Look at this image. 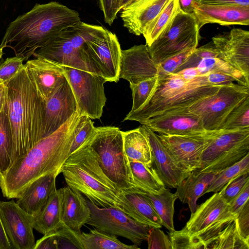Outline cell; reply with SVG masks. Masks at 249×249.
<instances>
[{"mask_svg":"<svg viewBox=\"0 0 249 249\" xmlns=\"http://www.w3.org/2000/svg\"><path fill=\"white\" fill-rule=\"evenodd\" d=\"M237 231L242 238L249 243V201L238 213L235 219Z\"/></svg>","mask_w":249,"mask_h":249,"instance_id":"49","label":"cell"},{"mask_svg":"<svg viewBox=\"0 0 249 249\" xmlns=\"http://www.w3.org/2000/svg\"><path fill=\"white\" fill-rule=\"evenodd\" d=\"M249 153V128L219 129L203 151L197 170L217 174Z\"/></svg>","mask_w":249,"mask_h":249,"instance_id":"9","label":"cell"},{"mask_svg":"<svg viewBox=\"0 0 249 249\" xmlns=\"http://www.w3.org/2000/svg\"><path fill=\"white\" fill-rule=\"evenodd\" d=\"M221 86H208L204 75L186 81L172 74L159 80L152 97L141 108L130 112L123 121H137L142 124L157 115L176 110H184L196 103L217 92Z\"/></svg>","mask_w":249,"mask_h":249,"instance_id":"5","label":"cell"},{"mask_svg":"<svg viewBox=\"0 0 249 249\" xmlns=\"http://www.w3.org/2000/svg\"><path fill=\"white\" fill-rule=\"evenodd\" d=\"M206 57H218V53L212 41L196 48L174 73L185 69L196 67L202 59Z\"/></svg>","mask_w":249,"mask_h":249,"instance_id":"45","label":"cell"},{"mask_svg":"<svg viewBox=\"0 0 249 249\" xmlns=\"http://www.w3.org/2000/svg\"><path fill=\"white\" fill-rule=\"evenodd\" d=\"M24 66L39 94L46 102L66 79L63 66L46 59L27 60Z\"/></svg>","mask_w":249,"mask_h":249,"instance_id":"21","label":"cell"},{"mask_svg":"<svg viewBox=\"0 0 249 249\" xmlns=\"http://www.w3.org/2000/svg\"><path fill=\"white\" fill-rule=\"evenodd\" d=\"M172 249H205L203 243L185 227L180 231L175 230L168 233Z\"/></svg>","mask_w":249,"mask_h":249,"instance_id":"43","label":"cell"},{"mask_svg":"<svg viewBox=\"0 0 249 249\" xmlns=\"http://www.w3.org/2000/svg\"><path fill=\"white\" fill-rule=\"evenodd\" d=\"M100 8L103 12L105 22L111 26L119 12L118 0H98Z\"/></svg>","mask_w":249,"mask_h":249,"instance_id":"50","label":"cell"},{"mask_svg":"<svg viewBox=\"0 0 249 249\" xmlns=\"http://www.w3.org/2000/svg\"><path fill=\"white\" fill-rule=\"evenodd\" d=\"M106 31L102 26L80 21L37 49L33 55L102 76L86 42L103 35Z\"/></svg>","mask_w":249,"mask_h":249,"instance_id":"6","label":"cell"},{"mask_svg":"<svg viewBox=\"0 0 249 249\" xmlns=\"http://www.w3.org/2000/svg\"><path fill=\"white\" fill-rule=\"evenodd\" d=\"M180 9L188 14L193 13L195 0H178Z\"/></svg>","mask_w":249,"mask_h":249,"instance_id":"55","label":"cell"},{"mask_svg":"<svg viewBox=\"0 0 249 249\" xmlns=\"http://www.w3.org/2000/svg\"><path fill=\"white\" fill-rule=\"evenodd\" d=\"M249 128V96L246 97L228 115L220 129Z\"/></svg>","mask_w":249,"mask_h":249,"instance_id":"41","label":"cell"},{"mask_svg":"<svg viewBox=\"0 0 249 249\" xmlns=\"http://www.w3.org/2000/svg\"><path fill=\"white\" fill-rule=\"evenodd\" d=\"M214 133L188 136L160 134L158 136L172 160L179 168L191 173L200 169L202 154Z\"/></svg>","mask_w":249,"mask_h":249,"instance_id":"13","label":"cell"},{"mask_svg":"<svg viewBox=\"0 0 249 249\" xmlns=\"http://www.w3.org/2000/svg\"><path fill=\"white\" fill-rule=\"evenodd\" d=\"M96 127L91 119L86 115H82L76 127L74 138L71 147L70 156L88 144L94 135Z\"/></svg>","mask_w":249,"mask_h":249,"instance_id":"42","label":"cell"},{"mask_svg":"<svg viewBox=\"0 0 249 249\" xmlns=\"http://www.w3.org/2000/svg\"><path fill=\"white\" fill-rule=\"evenodd\" d=\"M57 176L53 173L35 180L18 198L17 204L29 214L34 216L37 215L56 189L55 182Z\"/></svg>","mask_w":249,"mask_h":249,"instance_id":"25","label":"cell"},{"mask_svg":"<svg viewBox=\"0 0 249 249\" xmlns=\"http://www.w3.org/2000/svg\"><path fill=\"white\" fill-rule=\"evenodd\" d=\"M198 4L249 7V0H195Z\"/></svg>","mask_w":249,"mask_h":249,"instance_id":"53","label":"cell"},{"mask_svg":"<svg viewBox=\"0 0 249 249\" xmlns=\"http://www.w3.org/2000/svg\"><path fill=\"white\" fill-rule=\"evenodd\" d=\"M179 7L178 0H170L158 15L147 26L142 34L147 46H150L163 31Z\"/></svg>","mask_w":249,"mask_h":249,"instance_id":"35","label":"cell"},{"mask_svg":"<svg viewBox=\"0 0 249 249\" xmlns=\"http://www.w3.org/2000/svg\"><path fill=\"white\" fill-rule=\"evenodd\" d=\"M77 103L67 78L46 103L43 138L60 128L77 111Z\"/></svg>","mask_w":249,"mask_h":249,"instance_id":"18","label":"cell"},{"mask_svg":"<svg viewBox=\"0 0 249 249\" xmlns=\"http://www.w3.org/2000/svg\"><path fill=\"white\" fill-rule=\"evenodd\" d=\"M80 239L83 249H137L138 246L128 245L121 242L117 236L96 229L88 233L81 232Z\"/></svg>","mask_w":249,"mask_h":249,"instance_id":"32","label":"cell"},{"mask_svg":"<svg viewBox=\"0 0 249 249\" xmlns=\"http://www.w3.org/2000/svg\"><path fill=\"white\" fill-rule=\"evenodd\" d=\"M196 68L201 75L210 72L223 73L236 78L240 84L249 87V83L247 82L241 72L218 57L204 58Z\"/></svg>","mask_w":249,"mask_h":249,"instance_id":"38","label":"cell"},{"mask_svg":"<svg viewBox=\"0 0 249 249\" xmlns=\"http://www.w3.org/2000/svg\"><path fill=\"white\" fill-rule=\"evenodd\" d=\"M24 58L18 56L7 58L0 63V80L8 81L24 66Z\"/></svg>","mask_w":249,"mask_h":249,"instance_id":"47","label":"cell"},{"mask_svg":"<svg viewBox=\"0 0 249 249\" xmlns=\"http://www.w3.org/2000/svg\"><path fill=\"white\" fill-rule=\"evenodd\" d=\"M159 82L158 76L144 80L137 84H130L133 103L130 112L142 107L153 95Z\"/></svg>","mask_w":249,"mask_h":249,"instance_id":"39","label":"cell"},{"mask_svg":"<svg viewBox=\"0 0 249 249\" xmlns=\"http://www.w3.org/2000/svg\"><path fill=\"white\" fill-rule=\"evenodd\" d=\"M227 205L219 192L214 193L204 202L197 206L184 227L196 236L217 218Z\"/></svg>","mask_w":249,"mask_h":249,"instance_id":"28","label":"cell"},{"mask_svg":"<svg viewBox=\"0 0 249 249\" xmlns=\"http://www.w3.org/2000/svg\"><path fill=\"white\" fill-rule=\"evenodd\" d=\"M0 210L12 249H33L34 216L21 209L13 199L0 201Z\"/></svg>","mask_w":249,"mask_h":249,"instance_id":"15","label":"cell"},{"mask_svg":"<svg viewBox=\"0 0 249 249\" xmlns=\"http://www.w3.org/2000/svg\"><path fill=\"white\" fill-rule=\"evenodd\" d=\"M249 249V243L240 235L235 219L222 231L207 249Z\"/></svg>","mask_w":249,"mask_h":249,"instance_id":"36","label":"cell"},{"mask_svg":"<svg viewBox=\"0 0 249 249\" xmlns=\"http://www.w3.org/2000/svg\"><path fill=\"white\" fill-rule=\"evenodd\" d=\"M124 149L129 161H137L153 166V158L148 140L140 127L122 131Z\"/></svg>","mask_w":249,"mask_h":249,"instance_id":"30","label":"cell"},{"mask_svg":"<svg viewBox=\"0 0 249 249\" xmlns=\"http://www.w3.org/2000/svg\"><path fill=\"white\" fill-rule=\"evenodd\" d=\"M237 214L232 212L227 205L217 218L196 235L204 245L205 249L218 234L236 218Z\"/></svg>","mask_w":249,"mask_h":249,"instance_id":"40","label":"cell"},{"mask_svg":"<svg viewBox=\"0 0 249 249\" xmlns=\"http://www.w3.org/2000/svg\"><path fill=\"white\" fill-rule=\"evenodd\" d=\"M13 137L8 115L7 98L0 112V174L12 164Z\"/></svg>","mask_w":249,"mask_h":249,"instance_id":"33","label":"cell"},{"mask_svg":"<svg viewBox=\"0 0 249 249\" xmlns=\"http://www.w3.org/2000/svg\"><path fill=\"white\" fill-rule=\"evenodd\" d=\"M81 114L76 113L60 128L40 140L30 150L17 158L0 174V188L8 198H18L26 188L39 178L54 173L58 175L70 156Z\"/></svg>","mask_w":249,"mask_h":249,"instance_id":"1","label":"cell"},{"mask_svg":"<svg viewBox=\"0 0 249 249\" xmlns=\"http://www.w3.org/2000/svg\"><path fill=\"white\" fill-rule=\"evenodd\" d=\"M169 0H137L120 11L124 26L130 33L142 35Z\"/></svg>","mask_w":249,"mask_h":249,"instance_id":"23","label":"cell"},{"mask_svg":"<svg viewBox=\"0 0 249 249\" xmlns=\"http://www.w3.org/2000/svg\"><path fill=\"white\" fill-rule=\"evenodd\" d=\"M56 231L50 232L37 240L33 249H57Z\"/></svg>","mask_w":249,"mask_h":249,"instance_id":"52","label":"cell"},{"mask_svg":"<svg viewBox=\"0 0 249 249\" xmlns=\"http://www.w3.org/2000/svg\"><path fill=\"white\" fill-rule=\"evenodd\" d=\"M195 49L186 50L171 56L157 65V76L162 80L174 73L194 52Z\"/></svg>","mask_w":249,"mask_h":249,"instance_id":"44","label":"cell"},{"mask_svg":"<svg viewBox=\"0 0 249 249\" xmlns=\"http://www.w3.org/2000/svg\"><path fill=\"white\" fill-rule=\"evenodd\" d=\"M63 224L62 193L60 188L51 194L40 212L34 216L33 227L45 235L57 230Z\"/></svg>","mask_w":249,"mask_h":249,"instance_id":"29","label":"cell"},{"mask_svg":"<svg viewBox=\"0 0 249 249\" xmlns=\"http://www.w3.org/2000/svg\"><path fill=\"white\" fill-rule=\"evenodd\" d=\"M146 241L149 249H172L169 236L159 228L151 227Z\"/></svg>","mask_w":249,"mask_h":249,"instance_id":"48","label":"cell"},{"mask_svg":"<svg viewBox=\"0 0 249 249\" xmlns=\"http://www.w3.org/2000/svg\"><path fill=\"white\" fill-rule=\"evenodd\" d=\"M87 200L91 212L87 224L106 233L128 239L137 246L147 241L150 226L135 220L119 208L100 207Z\"/></svg>","mask_w":249,"mask_h":249,"instance_id":"12","label":"cell"},{"mask_svg":"<svg viewBox=\"0 0 249 249\" xmlns=\"http://www.w3.org/2000/svg\"><path fill=\"white\" fill-rule=\"evenodd\" d=\"M7 98V87L4 82L0 80V112Z\"/></svg>","mask_w":249,"mask_h":249,"instance_id":"56","label":"cell"},{"mask_svg":"<svg viewBox=\"0 0 249 249\" xmlns=\"http://www.w3.org/2000/svg\"><path fill=\"white\" fill-rule=\"evenodd\" d=\"M133 181L136 187L145 191L156 193L165 187L155 168L142 163L130 161Z\"/></svg>","mask_w":249,"mask_h":249,"instance_id":"34","label":"cell"},{"mask_svg":"<svg viewBox=\"0 0 249 249\" xmlns=\"http://www.w3.org/2000/svg\"><path fill=\"white\" fill-rule=\"evenodd\" d=\"M119 197L123 211L135 220L150 227L160 228L162 222L149 199L140 189L120 190Z\"/></svg>","mask_w":249,"mask_h":249,"instance_id":"24","label":"cell"},{"mask_svg":"<svg viewBox=\"0 0 249 249\" xmlns=\"http://www.w3.org/2000/svg\"><path fill=\"white\" fill-rule=\"evenodd\" d=\"M67 184L100 207L123 211L120 189L106 176L97 155L87 144L72 153L61 168Z\"/></svg>","mask_w":249,"mask_h":249,"instance_id":"4","label":"cell"},{"mask_svg":"<svg viewBox=\"0 0 249 249\" xmlns=\"http://www.w3.org/2000/svg\"><path fill=\"white\" fill-rule=\"evenodd\" d=\"M248 96L249 87L234 83L222 85L216 93L185 110L198 116L205 129L219 130L230 112Z\"/></svg>","mask_w":249,"mask_h":249,"instance_id":"10","label":"cell"},{"mask_svg":"<svg viewBox=\"0 0 249 249\" xmlns=\"http://www.w3.org/2000/svg\"><path fill=\"white\" fill-rule=\"evenodd\" d=\"M249 181V172L240 175L226 184L219 192L224 201L229 204L238 195Z\"/></svg>","mask_w":249,"mask_h":249,"instance_id":"46","label":"cell"},{"mask_svg":"<svg viewBox=\"0 0 249 249\" xmlns=\"http://www.w3.org/2000/svg\"><path fill=\"white\" fill-rule=\"evenodd\" d=\"M199 30L193 13H186L179 7L163 31L147 46L152 60L158 65L186 50L196 48Z\"/></svg>","mask_w":249,"mask_h":249,"instance_id":"8","label":"cell"},{"mask_svg":"<svg viewBox=\"0 0 249 249\" xmlns=\"http://www.w3.org/2000/svg\"><path fill=\"white\" fill-rule=\"evenodd\" d=\"M216 174L196 170L191 173L177 187L176 194L183 204H187L191 214L196 210L197 199L208 188Z\"/></svg>","mask_w":249,"mask_h":249,"instance_id":"27","label":"cell"},{"mask_svg":"<svg viewBox=\"0 0 249 249\" xmlns=\"http://www.w3.org/2000/svg\"><path fill=\"white\" fill-rule=\"evenodd\" d=\"M80 21L77 11L58 2L36 3L9 23L0 46L10 48L27 61L37 49Z\"/></svg>","mask_w":249,"mask_h":249,"instance_id":"2","label":"cell"},{"mask_svg":"<svg viewBox=\"0 0 249 249\" xmlns=\"http://www.w3.org/2000/svg\"><path fill=\"white\" fill-rule=\"evenodd\" d=\"M140 190L150 201L161 220L162 226L169 231L174 230V204L178 198L176 194L171 193L166 187L156 193Z\"/></svg>","mask_w":249,"mask_h":249,"instance_id":"31","label":"cell"},{"mask_svg":"<svg viewBox=\"0 0 249 249\" xmlns=\"http://www.w3.org/2000/svg\"><path fill=\"white\" fill-rule=\"evenodd\" d=\"M88 144L96 153L105 174L120 190L136 187L130 162L124 149L122 131L119 127H96L95 134Z\"/></svg>","mask_w":249,"mask_h":249,"instance_id":"7","label":"cell"},{"mask_svg":"<svg viewBox=\"0 0 249 249\" xmlns=\"http://www.w3.org/2000/svg\"><path fill=\"white\" fill-rule=\"evenodd\" d=\"M137 0H118L117 4L119 12L124 7L132 4Z\"/></svg>","mask_w":249,"mask_h":249,"instance_id":"57","label":"cell"},{"mask_svg":"<svg viewBox=\"0 0 249 249\" xmlns=\"http://www.w3.org/2000/svg\"><path fill=\"white\" fill-rule=\"evenodd\" d=\"M107 82L119 81L122 50L116 34L106 29L105 34L86 42Z\"/></svg>","mask_w":249,"mask_h":249,"instance_id":"17","label":"cell"},{"mask_svg":"<svg viewBox=\"0 0 249 249\" xmlns=\"http://www.w3.org/2000/svg\"><path fill=\"white\" fill-rule=\"evenodd\" d=\"M3 49L0 46V63L2 61V55L3 54Z\"/></svg>","mask_w":249,"mask_h":249,"instance_id":"58","label":"cell"},{"mask_svg":"<svg viewBox=\"0 0 249 249\" xmlns=\"http://www.w3.org/2000/svg\"><path fill=\"white\" fill-rule=\"evenodd\" d=\"M157 72V65L152 60L146 44L122 50L120 78L134 84L156 76Z\"/></svg>","mask_w":249,"mask_h":249,"instance_id":"20","label":"cell"},{"mask_svg":"<svg viewBox=\"0 0 249 249\" xmlns=\"http://www.w3.org/2000/svg\"><path fill=\"white\" fill-rule=\"evenodd\" d=\"M218 57L244 75L249 83V32L233 28L212 38Z\"/></svg>","mask_w":249,"mask_h":249,"instance_id":"14","label":"cell"},{"mask_svg":"<svg viewBox=\"0 0 249 249\" xmlns=\"http://www.w3.org/2000/svg\"><path fill=\"white\" fill-rule=\"evenodd\" d=\"M63 67L80 113L91 119H99L107 101L104 84L107 80L88 71Z\"/></svg>","mask_w":249,"mask_h":249,"instance_id":"11","label":"cell"},{"mask_svg":"<svg viewBox=\"0 0 249 249\" xmlns=\"http://www.w3.org/2000/svg\"><path fill=\"white\" fill-rule=\"evenodd\" d=\"M0 249H12L0 210Z\"/></svg>","mask_w":249,"mask_h":249,"instance_id":"54","label":"cell"},{"mask_svg":"<svg viewBox=\"0 0 249 249\" xmlns=\"http://www.w3.org/2000/svg\"><path fill=\"white\" fill-rule=\"evenodd\" d=\"M249 197V181H248L241 192L230 203L227 204L229 209L233 213L238 214Z\"/></svg>","mask_w":249,"mask_h":249,"instance_id":"51","label":"cell"},{"mask_svg":"<svg viewBox=\"0 0 249 249\" xmlns=\"http://www.w3.org/2000/svg\"><path fill=\"white\" fill-rule=\"evenodd\" d=\"M193 14L199 29L208 23H217L223 26L249 25V7L195 2Z\"/></svg>","mask_w":249,"mask_h":249,"instance_id":"22","label":"cell"},{"mask_svg":"<svg viewBox=\"0 0 249 249\" xmlns=\"http://www.w3.org/2000/svg\"><path fill=\"white\" fill-rule=\"evenodd\" d=\"M141 124L147 126L155 132L169 135L206 136L213 134L217 130L205 129L200 118L185 110L155 116Z\"/></svg>","mask_w":249,"mask_h":249,"instance_id":"16","label":"cell"},{"mask_svg":"<svg viewBox=\"0 0 249 249\" xmlns=\"http://www.w3.org/2000/svg\"><path fill=\"white\" fill-rule=\"evenodd\" d=\"M149 142L153 158V164L165 187L177 188L189 173L177 166L161 143L158 135L147 126H140Z\"/></svg>","mask_w":249,"mask_h":249,"instance_id":"19","label":"cell"},{"mask_svg":"<svg viewBox=\"0 0 249 249\" xmlns=\"http://www.w3.org/2000/svg\"><path fill=\"white\" fill-rule=\"evenodd\" d=\"M62 222L71 230L78 233L87 223L91 214L87 200L80 192L69 186L62 188Z\"/></svg>","mask_w":249,"mask_h":249,"instance_id":"26","label":"cell"},{"mask_svg":"<svg viewBox=\"0 0 249 249\" xmlns=\"http://www.w3.org/2000/svg\"><path fill=\"white\" fill-rule=\"evenodd\" d=\"M249 172V153L233 164L221 170L204 193L218 192L228 183L238 176Z\"/></svg>","mask_w":249,"mask_h":249,"instance_id":"37","label":"cell"},{"mask_svg":"<svg viewBox=\"0 0 249 249\" xmlns=\"http://www.w3.org/2000/svg\"><path fill=\"white\" fill-rule=\"evenodd\" d=\"M4 83L13 137L12 163L43 138L46 102L39 94L24 65Z\"/></svg>","mask_w":249,"mask_h":249,"instance_id":"3","label":"cell"}]
</instances>
